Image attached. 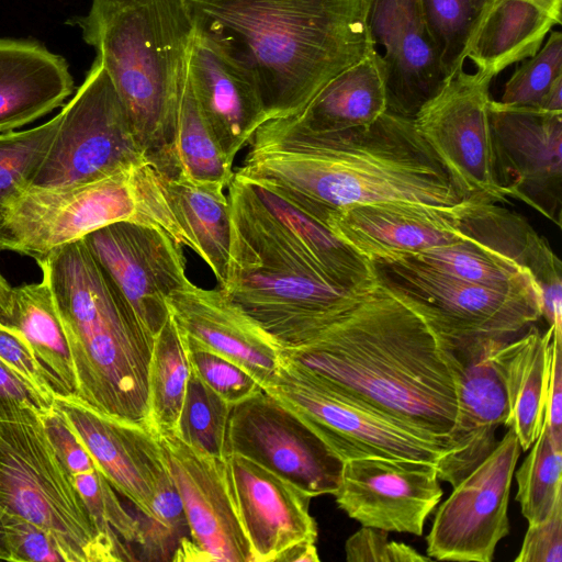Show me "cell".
<instances>
[{
    "label": "cell",
    "instance_id": "6da1fadb",
    "mask_svg": "<svg viewBox=\"0 0 562 562\" xmlns=\"http://www.w3.org/2000/svg\"><path fill=\"white\" fill-rule=\"evenodd\" d=\"M249 146L234 177L274 192L324 225L330 214L357 204L451 206L465 200L413 119L390 111L370 125L338 132H312L289 116L270 119Z\"/></svg>",
    "mask_w": 562,
    "mask_h": 562
},
{
    "label": "cell",
    "instance_id": "7a4b0ae2",
    "mask_svg": "<svg viewBox=\"0 0 562 562\" xmlns=\"http://www.w3.org/2000/svg\"><path fill=\"white\" fill-rule=\"evenodd\" d=\"M280 357L450 447L456 344L424 310L379 281L307 341L281 348Z\"/></svg>",
    "mask_w": 562,
    "mask_h": 562
},
{
    "label": "cell",
    "instance_id": "3957f363",
    "mask_svg": "<svg viewBox=\"0 0 562 562\" xmlns=\"http://www.w3.org/2000/svg\"><path fill=\"white\" fill-rule=\"evenodd\" d=\"M196 29L254 72L270 119L297 115L373 49L370 0H187Z\"/></svg>",
    "mask_w": 562,
    "mask_h": 562
},
{
    "label": "cell",
    "instance_id": "277c9868",
    "mask_svg": "<svg viewBox=\"0 0 562 562\" xmlns=\"http://www.w3.org/2000/svg\"><path fill=\"white\" fill-rule=\"evenodd\" d=\"M53 292L77 383L76 397L110 417L149 423L154 344L83 239L37 263Z\"/></svg>",
    "mask_w": 562,
    "mask_h": 562
},
{
    "label": "cell",
    "instance_id": "5b68a950",
    "mask_svg": "<svg viewBox=\"0 0 562 562\" xmlns=\"http://www.w3.org/2000/svg\"><path fill=\"white\" fill-rule=\"evenodd\" d=\"M66 23L95 50L146 156L162 164L195 31L187 0H92Z\"/></svg>",
    "mask_w": 562,
    "mask_h": 562
},
{
    "label": "cell",
    "instance_id": "8992f818",
    "mask_svg": "<svg viewBox=\"0 0 562 562\" xmlns=\"http://www.w3.org/2000/svg\"><path fill=\"white\" fill-rule=\"evenodd\" d=\"M227 196L231 244L218 289L280 348L301 346L364 293L335 283L248 183L234 177Z\"/></svg>",
    "mask_w": 562,
    "mask_h": 562
},
{
    "label": "cell",
    "instance_id": "52a82bcc",
    "mask_svg": "<svg viewBox=\"0 0 562 562\" xmlns=\"http://www.w3.org/2000/svg\"><path fill=\"white\" fill-rule=\"evenodd\" d=\"M157 229L184 247L164 175L147 157L99 180L69 187L29 186L0 204V250L43 261L57 248L113 223Z\"/></svg>",
    "mask_w": 562,
    "mask_h": 562
},
{
    "label": "cell",
    "instance_id": "ba28073f",
    "mask_svg": "<svg viewBox=\"0 0 562 562\" xmlns=\"http://www.w3.org/2000/svg\"><path fill=\"white\" fill-rule=\"evenodd\" d=\"M0 512L46 530L66 562L137 558L103 533L45 432L41 413L0 404Z\"/></svg>",
    "mask_w": 562,
    "mask_h": 562
},
{
    "label": "cell",
    "instance_id": "9c48e42d",
    "mask_svg": "<svg viewBox=\"0 0 562 562\" xmlns=\"http://www.w3.org/2000/svg\"><path fill=\"white\" fill-rule=\"evenodd\" d=\"M263 390L289 407L344 462L382 457L436 464L450 449L442 439L281 357L273 382Z\"/></svg>",
    "mask_w": 562,
    "mask_h": 562
},
{
    "label": "cell",
    "instance_id": "30bf717a",
    "mask_svg": "<svg viewBox=\"0 0 562 562\" xmlns=\"http://www.w3.org/2000/svg\"><path fill=\"white\" fill-rule=\"evenodd\" d=\"M370 262L382 285L424 310L456 346L480 339L508 341L541 317L533 280L490 286L443 274L408 257Z\"/></svg>",
    "mask_w": 562,
    "mask_h": 562
},
{
    "label": "cell",
    "instance_id": "8fae6325",
    "mask_svg": "<svg viewBox=\"0 0 562 562\" xmlns=\"http://www.w3.org/2000/svg\"><path fill=\"white\" fill-rule=\"evenodd\" d=\"M60 113L55 139L31 186L88 183L147 158L97 57Z\"/></svg>",
    "mask_w": 562,
    "mask_h": 562
},
{
    "label": "cell",
    "instance_id": "7c38bea8",
    "mask_svg": "<svg viewBox=\"0 0 562 562\" xmlns=\"http://www.w3.org/2000/svg\"><path fill=\"white\" fill-rule=\"evenodd\" d=\"M492 79L460 70L414 116L416 130L464 199L507 202L498 182L490 124Z\"/></svg>",
    "mask_w": 562,
    "mask_h": 562
},
{
    "label": "cell",
    "instance_id": "4fadbf2b",
    "mask_svg": "<svg viewBox=\"0 0 562 562\" xmlns=\"http://www.w3.org/2000/svg\"><path fill=\"white\" fill-rule=\"evenodd\" d=\"M226 456L249 459L312 497L336 492L344 461L289 407L263 389L233 405Z\"/></svg>",
    "mask_w": 562,
    "mask_h": 562
},
{
    "label": "cell",
    "instance_id": "5bb4252c",
    "mask_svg": "<svg viewBox=\"0 0 562 562\" xmlns=\"http://www.w3.org/2000/svg\"><path fill=\"white\" fill-rule=\"evenodd\" d=\"M521 448L508 428L495 449L460 481L435 515L426 553L440 561L491 562L509 532L512 481Z\"/></svg>",
    "mask_w": 562,
    "mask_h": 562
},
{
    "label": "cell",
    "instance_id": "9a60e30c",
    "mask_svg": "<svg viewBox=\"0 0 562 562\" xmlns=\"http://www.w3.org/2000/svg\"><path fill=\"white\" fill-rule=\"evenodd\" d=\"M543 252V238L522 216L470 199L457 241L402 257L460 280L506 286L533 280Z\"/></svg>",
    "mask_w": 562,
    "mask_h": 562
},
{
    "label": "cell",
    "instance_id": "2e32d148",
    "mask_svg": "<svg viewBox=\"0 0 562 562\" xmlns=\"http://www.w3.org/2000/svg\"><path fill=\"white\" fill-rule=\"evenodd\" d=\"M83 240L154 344L170 317L168 295L189 280L184 246L128 222L99 228Z\"/></svg>",
    "mask_w": 562,
    "mask_h": 562
},
{
    "label": "cell",
    "instance_id": "e0dca14e",
    "mask_svg": "<svg viewBox=\"0 0 562 562\" xmlns=\"http://www.w3.org/2000/svg\"><path fill=\"white\" fill-rule=\"evenodd\" d=\"M495 167L506 196L562 223V113L490 102Z\"/></svg>",
    "mask_w": 562,
    "mask_h": 562
},
{
    "label": "cell",
    "instance_id": "ac0fdd59",
    "mask_svg": "<svg viewBox=\"0 0 562 562\" xmlns=\"http://www.w3.org/2000/svg\"><path fill=\"white\" fill-rule=\"evenodd\" d=\"M334 495L361 526L422 536L442 488L435 463L369 457L344 462Z\"/></svg>",
    "mask_w": 562,
    "mask_h": 562
},
{
    "label": "cell",
    "instance_id": "d6986e66",
    "mask_svg": "<svg viewBox=\"0 0 562 562\" xmlns=\"http://www.w3.org/2000/svg\"><path fill=\"white\" fill-rule=\"evenodd\" d=\"M171 475L182 499L189 537L203 561L252 562L233 493L226 458L159 435Z\"/></svg>",
    "mask_w": 562,
    "mask_h": 562
},
{
    "label": "cell",
    "instance_id": "ffe728a7",
    "mask_svg": "<svg viewBox=\"0 0 562 562\" xmlns=\"http://www.w3.org/2000/svg\"><path fill=\"white\" fill-rule=\"evenodd\" d=\"M368 26L384 67L387 111L414 119L447 81L422 0H370Z\"/></svg>",
    "mask_w": 562,
    "mask_h": 562
},
{
    "label": "cell",
    "instance_id": "44dd1931",
    "mask_svg": "<svg viewBox=\"0 0 562 562\" xmlns=\"http://www.w3.org/2000/svg\"><path fill=\"white\" fill-rule=\"evenodd\" d=\"M187 74L205 121L234 164L237 154L269 120L252 70L225 43L195 27Z\"/></svg>",
    "mask_w": 562,
    "mask_h": 562
},
{
    "label": "cell",
    "instance_id": "7402d4cb",
    "mask_svg": "<svg viewBox=\"0 0 562 562\" xmlns=\"http://www.w3.org/2000/svg\"><path fill=\"white\" fill-rule=\"evenodd\" d=\"M53 406L64 415L114 490L148 517L157 484L168 467L159 435L104 415L74 395L54 397Z\"/></svg>",
    "mask_w": 562,
    "mask_h": 562
},
{
    "label": "cell",
    "instance_id": "603a6c76",
    "mask_svg": "<svg viewBox=\"0 0 562 562\" xmlns=\"http://www.w3.org/2000/svg\"><path fill=\"white\" fill-rule=\"evenodd\" d=\"M181 342L221 355L269 386L280 368V346L218 288L204 289L190 279L167 297Z\"/></svg>",
    "mask_w": 562,
    "mask_h": 562
},
{
    "label": "cell",
    "instance_id": "cb8c5ba5",
    "mask_svg": "<svg viewBox=\"0 0 562 562\" xmlns=\"http://www.w3.org/2000/svg\"><path fill=\"white\" fill-rule=\"evenodd\" d=\"M469 200L451 206L402 201L357 204L330 214L325 225L369 261L414 255L457 241Z\"/></svg>",
    "mask_w": 562,
    "mask_h": 562
},
{
    "label": "cell",
    "instance_id": "d4e9b609",
    "mask_svg": "<svg viewBox=\"0 0 562 562\" xmlns=\"http://www.w3.org/2000/svg\"><path fill=\"white\" fill-rule=\"evenodd\" d=\"M497 340L458 344L459 390L450 450L436 463L438 477L456 486L495 449L496 429L504 425L507 400L493 360Z\"/></svg>",
    "mask_w": 562,
    "mask_h": 562
},
{
    "label": "cell",
    "instance_id": "484cf974",
    "mask_svg": "<svg viewBox=\"0 0 562 562\" xmlns=\"http://www.w3.org/2000/svg\"><path fill=\"white\" fill-rule=\"evenodd\" d=\"M226 459L252 562H277L291 547L316 541L311 495L249 459L238 454Z\"/></svg>",
    "mask_w": 562,
    "mask_h": 562
},
{
    "label": "cell",
    "instance_id": "4316f807",
    "mask_svg": "<svg viewBox=\"0 0 562 562\" xmlns=\"http://www.w3.org/2000/svg\"><path fill=\"white\" fill-rule=\"evenodd\" d=\"M75 82L67 60L35 40L0 38V133L64 105Z\"/></svg>",
    "mask_w": 562,
    "mask_h": 562
},
{
    "label": "cell",
    "instance_id": "83f0119b",
    "mask_svg": "<svg viewBox=\"0 0 562 562\" xmlns=\"http://www.w3.org/2000/svg\"><path fill=\"white\" fill-rule=\"evenodd\" d=\"M553 334L550 326L542 331L531 325L493 352L508 406L504 425L515 432L524 451L531 447L543 424Z\"/></svg>",
    "mask_w": 562,
    "mask_h": 562
},
{
    "label": "cell",
    "instance_id": "f1b7e54d",
    "mask_svg": "<svg viewBox=\"0 0 562 562\" xmlns=\"http://www.w3.org/2000/svg\"><path fill=\"white\" fill-rule=\"evenodd\" d=\"M386 111L384 67L373 49L333 78L297 115L289 117L312 132H338L370 125Z\"/></svg>",
    "mask_w": 562,
    "mask_h": 562
},
{
    "label": "cell",
    "instance_id": "f546056e",
    "mask_svg": "<svg viewBox=\"0 0 562 562\" xmlns=\"http://www.w3.org/2000/svg\"><path fill=\"white\" fill-rule=\"evenodd\" d=\"M560 23L535 0H492L467 59L493 80L508 66L533 56Z\"/></svg>",
    "mask_w": 562,
    "mask_h": 562
},
{
    "label": "cell",
    "instance_id": "4dcf8cb0",
    "mask_svg": "<svg viewBox=\"0 0 562 562\" xmlns=\"http://www.w3.org/2000/svg\"><path fill=\"white\" fill-rule=\"evenodd\" d=\"M0 324L20 334L47 373L54 395L76 396L77 383L67 339L48 281L12 288Z\"/></svg>",
    "mask_w": 562,
    "mask_h": 562
},
{
    "label": "cell",
    "instance_id": "1f68e13d",
    "mask_svg": "<svg viewBox=\"0 0 562 562\" xmlns=\"http://www.w3.org/2000/svg\"><path fill=\"white\" fill-rule=\"evenodd\" d=\"M164 181L176 218L190 241V249L206 263L218 286L223 285L231 244L227 187L198 181L180 171L164 175Z\"/></svg>",
    "mask_w": 562,
    "mask_h": 562
},
{
    "label": "cell",
    "instance_id": "d6a6232c",
    "mask_svg": "<svg viewBox=\"0 0 562 562\" xmlns=\"http://www.w3.org/2000/svg\"><path fill=\"white\" fill-rule=\"evenodd\" d=\"M248 184L335 283L358 293L375 285L378 280L371 262L339 239L327 226L274 192L259 184Z\"/></svg>",
    "mask_w": 562,
    "mask_h": 562
},
{
    "label": "cell",
    "instance_id": "836d02e7",
    "mask_svg": "<svg viewBox=\"0 0 562 562\" xmlns=\"http://www.w3.org/2000/svg\"><path fill=\"white\" fill-rule=\"evenodd\" d=\"M233 165L205 121L187 74L169 153L158 169L166 176L180 171L198 181L228 187L234 179Z\"/></svg>",
    "mask_w": 562,
    "mask_h": 562
},
{
    "label": "cell",
    "instance_id": "e575fe53",
    "mask_svg": "<svg viewBox=\"0 0 562 562\" xmlns=\"http://www.w3.org/2000/svg\"><path fill=\"white\" fill-rule=\"evenodd\" d=\"M190 363L171 316L155 339L149 371V423L157 435L175 434Z\"/></svg>",
    "mask_w": 562,
    "mask_h": 562
},
{
    "label": "cell",
    "instance_id": "d590c367",
    "mask_svg": "<svg viewBox=\"0 0 562 562\" xmlns=\"http://www.w3.org/2000/svg\"><path fill=\"white\" fill-rule=\"evenodd\" d=\"M530 451L514 476L516 501L528 524L546 519L562 499V439L542 424Z\"/></svg>",
    "mask_w": 562,
    "mask_h": 562
},
{
    "label": "cell",
    "instance_id": "8d00e7d4",
    "mask_svg": "<svg viewBox=\"0 0 562 562\" xmlns=\"http://www.w3.org/2000/svg\"><path fill=\"white\" fill-rule=\"evenodd\" d=\"M492 0H422L447 80L463 69Z\"/></svg>",
    "mask_w": 562,
    "mask_h": 562
},
{
    "label": "cell",
    "instance_id": "74e56055",
    "mask_svg": "<svg viewBox=\"0 0 562 562\" xmlns=\"http://www.w3.org/2000/svg\"><path fill=\"white\" fill-rule=\"evenodd\" d=\"M232 407L190 370L175 435L194 449L226 458V429Z\"/></svg>",
    "mask_w": 562,
    "mask_h": 562
},
{
    "label": "cell",
    "instance_id": "f35d334b",
    "mask_svg": "<svg viewBox=\"0 0 562 562\" xmlns=\"http://www.w3.org/2000/svg\"><path fill=\"white\" fill-rule=\"evenodd\" d=\"M60 120L59 112L36 127L0 133V204L32 184L55 139Z\"/></svg>",
    "mask_w": 562,
    "mask_h": 562
},
{
    "label": "cell",
    "instance_id": "ab89813d",
    "mask_svg": "<svg viewBox=\"0 0 562 562\" xmlns=\"http://www.w3.org/2000/svg\"><path fill=\"white\" fill-rule=\"evenodd\" d=\"M144 559L166 560L180 541L189 535L181 496L171 475L169 464L164 471L151 502L150 515L142 514ZM190 536V535H189Z\"/></svg>",
    "mask_w": 562,
    "mask_h": 562
},
{
    "label": "cell",
    "instance_id": "60d3db41",
    "mask_svg": "<svg viewBox=\"0 0 562 562\" xmlns=\"http://www.w3.org/2000/svg\"><path fill=\"white\" fill-rule=\"evenodd\" d=\"M562 77V34L550 33L533 56L522 60L521 65L505 83L499 105L514 109H537L551 88Z\"/></svg>",
    "mask_w": 562,
    "mask_h": 562
},
{
    "label": "cell",
    "instance_id": "b9f144b4",
    "mask_svg": "<svg viewBox=\"0 0 562 562\" xmlns=\"http://www.w3.org/2000/svg\"><path fill=\"white\" fill-rule=\"evenodd\" d=\"M100 530L111 538L140 544V520L119 501L114 487L98 469L70 475Z\"/></svg>",
    "mask_w": 562,
    "mask_h": 562
},
{
    "label": "cell",
    "instance_id": "7bdbcfd3",
    "mask_svg": "<svg viewBox=\"0 0 562 562\" xmlns=\"http://www.w3.org/2000/svg\"><path fill=\"white\" fill-rule=\"evenodd\" d=\"M183 348L191 370L227 403L235 405L262 390L248 371L227 358L201 348Z\"/></svg>",
    "mask_w": 562,
    "mask_h": 562
},
{
    "label": "cell",
    "instance_id": "ee69618b",
    "mask_svg": "<svg viewBox=\"0 0 562 562\" xmlns=\"http://www.w3.org/2000/svg\"><path fill=\"white\" fill-rule=\"evenodd\" d=\"M345 552L348 562H427L432 560L406 543L389 540L387 531L364 526L347 539Z\"/></svg>",
    "mask_w": 562,
    "mask_h": 562
},
{
    "label": "cell",
    "instance_id": "f6af8a7d",
    "mask_svg": "<svg viewBox=\"0 0 562 562\" xmlns=\"http://www.w3.org/2000/svg\"><path fill=\"white\" fill-rule=\"evenodd\" d=\"M0 513L7 529L11 562H66L46 530L21 517Z\"/></svg>",
    "mask_w": 562,
    "mask_h": 562
},
{
    "label": "cell",
    "instance_id": "bcb514c9",
    "mask_svg": "<svg viewBox=\"0 0 562 562\" xmlns=\"http://www.w3.org/2000/svg\"><path fill=\"white\" fill-rule=\"evenodd\" d=\"M562 561V499L543 520L528 524L515 562Z\"/></svg>",
    "mask_w": 562,
    "mask_h": 562
},
{
    "label": "cell",
    "instance_id": "7dc6e473",
    "mask_svg": "<svg viewBox=\"0 0 562 562\" xmlns=\"http://www.w3.org/2000/svg\"><path fill=\"white\" fill-rule=\"evenodd\" d=\"M41 418L49 442L70 475L98 468L89 451L57 408L53 406L41 414Z\"/></svg>",
    "mask_w": 562,
    "mask_h": 562
},
{
    "label": "cell",
    "instance_id": "c3c4849f",
    "mask_svg": "<svg viewBox=\"0 0 562 562\" xmlns=\"http://www.w3.org/2000/svg\"><path fill=\"white\" fill-rule=\"evenodd\" d=\"M0 358L53 403L55 395L49 378L36 360L31 347L20 334L1 324Z\"/></svg>",
    "mask_w": 562,
    "mask_h": 562
},
{
    "label": "cell",
    "instance_id": "681fc988",
    "mask_svg": "<svg viewBox=\"0 0 562 562\" xmlns=\"http://www.w3.org/2000/svg\"><path fill=\"white\" fill-rule=\"evenodd\" d=\"M543 424L553 437L562 439V336L555 333L550 355Z\"/></svg>",
    "mask_w": 562,
    "mask_h": 562
},
{
    "label": "cell",
    "instance_id": "f907efd6",
    "mask_svg": "<svg viewBox=\"0 0 562 562\" xmlns=\"http://www.w3.org/2000/svg\"><path fill=\"white\" fill-rule=\"evenodd\" d=\"M0 404L31 407L41 414L53 407L33 385L0 358Z\"/></svg>",
    "mask_w": 562,
    "mask_h": 562
},
{
    "label": "cell",
    "instance_id": "816d5d0a",
    "mask_svg": "<svg viewBox=\"0 0 562 562\" xmlns=\"http://www.w3.org/2000/svg\"><path fill=\"white\" fill-rule=\"evenodd\" d=\"M319 557L315 542L303 541L285 551L279 562H318Z\"/></svg>",
    "mask_w": 562,
    "mask_h": 562
},
{
    "label": "cell",
    "instance_id": "f5cc1de1",
    "mask_svg": "<svg viewBox=\"0 0 562 562\" xmlns=\"http://www.w3.org/2000/svg\"><path fill=\"white\" fill-rule=\"evenodd\" d=\"M538 110L562 113V77L559 78L544 94Z\"/></svg>",
    "mask_w": 562,
    "mask_h": 562
},
{
    "label": "cell",
    "instance_id": "db71d44e",
    "mask_svg": "<svg viewBox=\"0 0 562 562\" xmlns=\"http://www.w3.org/2000/svg\"><path fill=\"white\" fill-rule=\"evenodd\" d=\"M0 561L11 562V552L8 542L5 525L0 513Z\"/></svg>",
    "mask_w": 562,
    "mask_h": 562
},
{
    "label": "cell",
    "instance_id": "11a10c76",
    "mask_svg": "<svg viewBox=\"0 0 562 562\" xmlns=\"http://www.w3.org/2000/svg\"><path fill=\"white\" fill-rule=\"evenodd\" d=\"M12 286L7 282V280L0 273V313H2L10 300Z\"/></svg>",
    "mask_w": 562,
    "mask_h": 562
},
{
    "label": "cell",
    "instance_id": "9f6ffc18",
    "mask_svg": "<svg viewBox=\"0 0 562 562\" xmlns=\"http://www.w3.org/2000/svg\"><path fill=\"white\" fill-rule=\"evenodd\" d=\"M535 1L538 2L539 4H541L544 9H547L557 19L561 20L562 0H535Z\"/></svg>",
    "mask_w": 562,
    "mask_h": 562
}]
</instances>
